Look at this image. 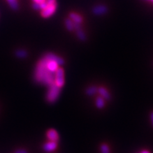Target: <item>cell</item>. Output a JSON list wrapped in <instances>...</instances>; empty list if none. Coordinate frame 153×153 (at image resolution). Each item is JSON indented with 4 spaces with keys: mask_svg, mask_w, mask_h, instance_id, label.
<instances>
[{
    "mask_svg": "<svg viewBox=\"0 0 153 153\" xmlns=\"http://www.w3.org/2000/svg\"><path fill=\"white\" fill-rule=\"evenodd\" d=\"M47 60L44 57L38 62L35 72V80L36 82L50 86L54 83L53 73L47 68Z\"/></svg>",
    "mask_w": 153,
    "mask_h": 153,
    "instance_id": "1",
    "label": "cell"
},
{
    "mask_svg": "<svg viewBox=\"0 0 153 153\" xmlns=\"http://www.w3.org/2000/svg\"><path fill=\"white\" fill-rule=\"evenodd\" d=\"M61 93V88L57 86L54 83L49 86V89L46 96L48 102L51 103H54L58 99Z\"/></svg>",
    "mask_w": 153,
    "mask_h": 153,
    "instance_id": "2",
    "label": "cell"
},
{
    "mask_svg": "<svg viewBox=\"0 0 153 153\" xmlns=\"http://www.w3.org/2000/svg\"><path fill=\"white\" fill-rule=\"evenodd\" d=\"M54 84L61 88L65 84V73L63 68H58L55 72Z\"/></svg>",
    "mask_w": 153,
    "mask_h": 153,
    "instance_id": "3",
    "label": "cell"
},
{
    "mask_svg": "<svg viewBox=\"0 0 153 153\" xmlns=\"http://www.w3.org/2000/svg\"><path fill=\"white\" fill-rule=\"evenodd\" d=\"M108 11V7L105 4H97L92 8V13L94 16H102L107 14Z\"/></svg>",
    "mask_w": 153,
    "mask_h": 153,
    "instance_id": "4",
    "label": "cell"
},
{
    "mask_svg": "<svg viewBox=\"0 0 153 153\" xmlns=\"http://www.w3.org/2000/svg\"><path fill=\"white\" fill-rule=\"evenodd\" d=\"M56 8H57L56 3L53 4H50V5H47V7L44 10H42V12H41L42 16L44 18H48L52 16L56 12Z\"/></svg>",
    "mask_w": 153,
    "mask_h": 153,
    "instance_id": "5",
    "label": "cell"
},
{
    "mask_svg": "<svg viewBox=\"0 0 153 153\" xmlns=\"http://www.w3.org/2000/svg\"><path fill=\"white\" fill-rule=\"evenodd\" d=\"M44 57L47 61H55L56 63H57V65H58L59 66L63 65L64 64V63H65L63 59H62L61 57H59V56H56V54H54L53 53H47L45 56Z\"/></svg>",
    "mask_w": 153,
    "mask_h": 153,
    "instance_id": "6",
    "label": "cell"
},
{
    "mask_svg": "<svg viewBox=\"0 0 153 153\" xmlns=\"http://www.w3.org/2000/svg\"><path fill=\"white\" fill-rule=\"evenodd\" d=\"M98 93L100 95V97H102L103 98L105 99V100H107L109 101L111 100L112 97L111 94L108 92V91L103 87H100L98 89Z\"/></svg>",
    "mask_w": 153,
    "mask_h": 153,
    "instance_id": "7",
    "label": "cell"
},
{
    "mask_svg": "<svg viewBox=\"0 0 153 153\" xmlns=\"http://www.w3.org/2000/svg\"><path fill=\"white\" fill-rule=\"evenodd\" d=\"M47 136L50 140V141L57 142L59 140L58 133H57V132L55 130H53V129H51V130L47 131Z\"/></svg>",
    "mask_w": 153,
    "mask_h": 153,
    "instance_id": "8",
    "label": "cell"
},
{
    "mask_svg": "<svg viewBox=\"0 0 153 153\" xmlns=\"http://www.w3.org/2000/svg\"><path fill=\"white\" fill-rule=\"evenodd\" d=\"M69 18L74 23H76V24H80V25H81L82 22H83V18L82 17V16L75 12L70 13L69 14Z\"/></svg>",
    "mask_w": 153,
    "mask_h": 153,
    "instance_id": "9",
    "label": "cell"
},
{
    "mask_svg": "<svg viewBox=\"0 0 153 153\" xmlns=\"http://www.w3.org/2000/svg\"><path fill=\"white\" fill-rule=\"evenodd\" d=\"M57 142L50 141L49 142H47L44 145V150L46 152H52L54 151L57 148Z\"/></svg>",
    "mask_w": 153,
    "mask_h": 153,
    "instance_id": "10",
    "label": "cell"
},
{
    "mask_svg": "<svg viewBox=\"0 0 153 153\" xmlns=\"http://www.w3.org/2000/svg\"><path fill=\"white\" fill-rule=\"evenodd\" d=\"M47 68L51 72L55 73L56 70L58 69L59 65H57V63L53 61H47Z\"/></svg>",
    "mask_w": 153,
    "mask_h": 153,
    "instance_id": "11",
    "label": "cell"
},
{
    "mask_svg": "<svg viewBox=\"0 0 153 153\" xmlns=\"http://www.w3.org/2000/svg\"><path fill=\"white\" fill-rule=\"evenodd\" d=\"M98 88L97 85H91L86 89L85 94L89 97H91L98 93Z\"/></svg>",
    "mask_w": 153,
    "mask_h": 153,
    "instance_id": "12",
    "label": "cell"
},
{
    "mask_svg": "<svg viewBox=\"0 0 153 153\" xmlns=\"http://www.w3.org/2000/svg\"><path fill=\"white\" fill-rule=\"evenodd\" d=\"M105 105V99L103 98L102 97H98L96 99V106L98 109H102L104 108Z\"/></svg>",
    "mask_w": 153,
    "mask_h": 153,
    "instance_id": "13",
    "label": "cell"
},
{
    "mask_svg": "<svg viewBox=\"0 0 153 153\" xmlns=\"http://www.w3.org/2000/svg\"><path fill=\"white\" fill-rule=\"evenodd\" d=\"M65 26L67 30L70 31H72L74 30V22L71 19H67L65 21Z\"/></svg>",
    "mask_w": 153,
    "mask_h": 153,
    "instance_id": "14",
    "label": "cell"
},
{
    "mask_svg": "<svg viewBox=\"0 0 153 153\" xmlns=\"http://www.w3.org/2000/svg\"><path fill=\"white\" fill-rule=\"evenodd\" d=\"M76 36H77L78 38L80 41L84 42V41H85L86 39H87L85 33H84V31L82 30V29L78 30V31H76Z\"/></svg>",
    "mask_w": 153,
    "mask_h": 153,
    "instance_id": "15",
    "label": "cell"
},
{
    "mask_svg": "<svg viewBox=\"0 0 153 153\" xmlns=\"http://www.w3.org/2000/svg\"><path fill=\"white\" fill-rule=\"evenodd\" d=\"M16 56L18 57V58L23 59V58H26V57H27V53L26 51H25V50L19 49L16 51Z\"/></svg>",
    "mask_w": 153,
    "mask_h": 153,
    "instance_id": "16",
    "label": "cell"
},
{
    "mask_svg": "<svg viewBox=\"0 0 153 153\" xmlns=\"http://www.w3.org/2000/svg\"><path fill=\"white\" fill-rule=\"evenodd\" d=\"M7 1L9 4V6L13 10H17L19 8V3L17 0H7Z\"/></svg>",
    "mask_w": 153,
    "mask_h": 153,
    "instance_id": "17",
    "label": "cell"
},
{
    "mask_svg": "<svg viewBox=\"0 0 153 153\" xmlns=\"http://www.w3.org/2000/svg\"><path fill=\"white\" fill-rule=\"evenodd\" d=\"M100 150H101V153H111L108 146L107 144H105V143H103L101 146Z\"/></svg>",
    "mask_w": 153,
    "mask_h": 153,
    "instance_id": "18",
    "label": "cell"
},
{
    "mask_svg": "<svg viewBox=\"0 0 153 153\" xmlns=\"http://www.w3.org/2000/svg\"><path fill=\"white\" fill-rule=\"evenodd\" d=\"M33 8H34L35 10H40V3H33Z\"/></svg>",
    "mask_w": 153,
    "mask_h": 153,
    "instance_id": "19",
    "label": "cell"
},
{
    "mask_svg": "<svg viewBox=\"0 0 153 153\" xmlns=\"http://www.w3.org/2000/svg\"><path fill=\"white\" fill-rule=\"evenodd\" d=\"M40 10H44L47 7V4L45 2V1L44 2H42V3H40Z\"/></svg>",
    "mask_w": 153,
    "mask_h": 153,
    "instance_id": "20",
    "label": "cell"
},
{
    "mask_svg": "<svg viewBox=\"0 0 153 153\" xmlns=\"http://www.w3.org/2000/svg\"><path fill=\"white\" fill-rule=\"evenodd\" d=\"M81 29H82V27H81V25L80 24L74 23V30L78 31L79 30H81Z\"/></svg>",
    "mask_w": 153,
    "mask_h": 153,
    "instance_id": "21",
    "label": "cell"
},
{
    "mask_svg": "<svg viewBox=\"0 0 153 153\" xmlns=\"http://www.w3.org/2000/svg\"><path fill=\"white\" fill-rule=\"evenodd\" d=\"M45 2L47 3V5H50V4H56V0H45Z\"/></svg>",
    "mask_w": 153,
    "mask_h": 153,
    "instance_id": "22",
    "label": "cell"
},
{
    "mask_svg": "<svg viewBox=\"0 0 153 153\" xmlns=\"http://www.w3.org/2000/svg\"><path fill=\"white\" fill-rule=\"evenodd\" d=\"M16 153H27L26 150L24 149H19L16 151Z\"/></svg>",
    "mask_w": 153,
    "mask_h": 153,
    "instance_id": "23",
    "label": "cell"
},
{
    "mask_svg": "<svg viewBox=\"0 0 153 153\" xmlns=\"http://www.w3.org/2000/svg\"><path fill=\"white\" fill-rule=\"evenodd\" d=\"M34 3H41L42 2H44L45 0H33Z\"/></svg>",
    "mask_w": 153,
    "mask_h": 153,
    "instance_id": "24",
    "label": "cell"
},
{
    "mask_svg": "<svg viewBox=\"0 0 153 153\" xmlns=\"http://www.w3.org/2000/svg\"><path fill=\"white\" fill-rule=\"evenodd\" d=\"M150 119H151V123H152V126H153V112H152L150 114Z\"/></svg>",
    "mask_w": 153,
    "mask_h": 153,
    "instance_id": "25",
    "label": "cell"
},
{
    "mask_svg": "<svg viewBox=\"0 0 153 153\" xmlns=\"http://www.w3.org/2000/svg\"><path fill=\"white\" fill-rule=\"evenodd\" d=\"M141 153H150L148 151H146V150H144V151H142L141 152Z\"/></svg>",
    "mask_w": 153,
    "mask_h": 153,
    "instance_id": "26",
    "label": "cell"
},
{
    "mask_svg": "<svg viewBox=\"0 0 153 153\" xmlns=\"http://www.w3.org/2000/svg\"><path fill=\"white\" fill-rule=\"evenodd\" d=\"M150 1H151L153 3V0H150Z\"/></svg>",
    "mask_w": 153,
    "mask_h": 153,
    "instance_id": "27",
    "label": "cell"
},
{
    "mask_svg": "<svg viewBox=\"0 0 153 153\" xmlns=\"http://www.w3.org/2000/svg\"><path fill=\"white\" fill-rule=\"evenodd\" d=\"M145 1H150V0H145Z\"/></svg>",
    "mask_w": 153,
    "mask_h": 153,
    "instance_id": "28",
    "label": "cell"
}]
</instances>
